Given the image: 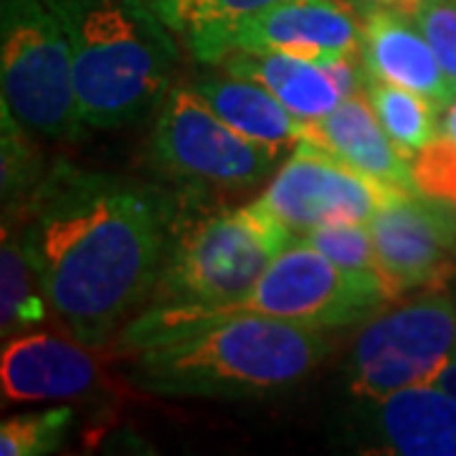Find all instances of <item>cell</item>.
I'll return each instance as SVG.
<instances>
[{"instance_id":"6da1fadb","label":"cell","mask_w":456,"mask_h":456,"mask_svg":"<svg viewBox=\"0 0 456 456\" xmlns=\"http://www.w3.org/2000/svg\"><path fill=\"white\" fill-rule=\"evenodd\" d=\"M26 254L51 310L74 340L104 350L150 305L175 224L155 185L53 163L18 206Z\"/></svg>"},{"instance_id":"7a4b0ae2","label":"cell","mask_w":456,"mask_h":456,"mask_svg":"<svg viewBox=\"0 0 456 456\" xmlns=\"http://www.w3.org/2000/svg\"><path fill=\"white\" fill-rule=\"evenodd\" d=\"M114 350L132 386L170 398L244 401L289 391L327 358L325 330L251 312L188 314L147 307Z\"/></svg>"},{"instance_id":"3957f363","label":"cell","mask_w":456,"mask_h":456,"mask_svg":"<svg viewBox=\"0 0 456 456\" xmlns=\"http://www.w3.org/2000/svg\"><path fill=\"white\" fill-rule=\"evenodd\" d=\"M71 44L86 130H117L158 110L178 61L175 33L152 0H49Z\"/></svg>"},{"instance_id":"277c9868","label":"cell","mask_w":456,"mask_h":456,"mask_svg":"<svg viewBox=\"0 0 456 456\" xmlns=\"http://www.w3.org/2000/svg\"><path fill=\"white\" fill-rule=\"evenodd\" d=\"M292 236L259 200L200 216H175L147 307L216 310L231 305L259 281Z\"/></svg>"},{"instance_id":"5b68a950","label":"cell","mask_w":456,"mask_h":456,"mask_svg":"<svg viewBox=\"0 0 456 456\" xmlns=\"http://www.w3.org/2000/svg\"><path fill=\"white\" fill-rule=\"evenodd\" d=\"M3 107L33 134L77 140L86 130L71 44L49 0H0Z\"/></svg>"},{"instance_id":"8992f818","label":"cell","mask_w":456,"mask_h":456,"mask_svg":"<svg viewBox=\"0 0 456 456\" xmlns=\"http://www.w3.org/2000/svg\"><path fill=\"white\" fill-rule=\"evenodd\" d=\"M393 302L383 279L368 272L338 266L305 239L294 236L289 246L269 264L261 279L236 302L196 310L173 307L188 314H264L314 330H342L368 322L375 312Z\"/></svg>"},{"instance_id":"52a82bcc","label":"cell","mask_w":456,"mask_h":456,"mask_svg":"<svg viewBox=\"0 0 456 456\" xmlns=\"http://www.w3.org/2000/svg\"><path fill=\"white\" fill-rule=\"evenodd\" d=\"M155 165L188 185L256 188L277 173L284 147L251 140L226 125L196 86H170L150 134Z\"/></svg>"},{"instance_id":"ba28073f","label":"cell","mask_w":456,"mask_h":456,"mask_svg":"<svg viewBox=\"0 0 456 456\" xmlns=\"http://www.w3.org/2000/svg\"><path fill=\"white\" fill-rule=\"evenodd\" d=\"M456 347V305L446 292H419L362 322L345 360L347 391L358 401L426 386Z\"/></svg>"},{"instance_id":"9c48e42d","label":"cell","mask_w":456,"mask_h":456,"mask_svg":"<svg viewBox=\"0 0 456 456\" xmlns=\"http://www.w3.org/2000/svg\"><path fill=\"white\" fill-rule=\"evenodd\" d=\"M395 191L362 175L322 147L299 142L256 200L299 236L327 224H368Z\"/></svg>"},{"instance_id":"30bf717a","label":"cell","mask_w":456,"mask_h":456,"mask_svg":"<svg viewBox=\"0 0 456 456\" xmlns=\"http://www.w3.org/2000/svg\"><path fill=\"white\" fill-rule=\"evenodd\" d=\"M368 226L393 299L439 292L456 277V208L416 191H395Z\"/></svg>"},{"instance_id":"8fae6325","label":"cell","mask_w":456,"mask_h":456,"mask_svg":"<svg viewBox=\"0 0 456 456\" xmlns=\"http://www.w3.org/2000/svg\"><path fill=\"white\" fill-rule=\"evenodd\" d=\"M362 46V16L347 0H281L224 33L203 59L218 64L233 51H279L325 64Z\"/></svg>"},{"instance_id":"7c38bea8","label":"cell","mask_w":456,"mask_h":456,"mask_svg":"<svg viewBox=\"0 0 456 456\" xmlns=\"http://www.w3.org/2000/svg\"><path fill=\"white\" fill-rule=\"evenodd\" d=\"M102 383L94 347L53 332H23L0 353V391L5 403L77 401Z\"/></svg>"},{"instance_id":"4fadbf2b","label":"cell","mask_w":456,"mask_h":456,"mask_svg":"<svg viewBox=\"0 0 456 456\" xmlns=\"http://www.w3.org/2000/svg\"><path fill=\"white\" fill-rule=\"evenodd\" d=\"M362 424L386 452L456 456V401L431 386H408L360 401Z\"/></svg>"},{"instance_id":"5bb4252c","label":"cell","mask_w":456,"mask_h":456,"mask_svg":"<svg viewBox=\"0 0 456 456\" xmlns=\"http://www.w3.org/2000/svg\"><path fill=\"white\" fill-rule=\"evenodd\" d=\"M362 16V61L370 77L406 86L428 97L441 110L456 97L446 82L434 49L416 20L398 11H365Z\"/></svg>"},{"instance_id":"9a60e30c","label":"cell","mask_w":456,"mask_h":456,"mask_svg":"<svg viewBox=\"0 0 456 456\" xmlns=\"http://www.w3.org/2000/svg\"><path fill=\"white\" fill-rule=\"evenodd\" d=\"M305 142L322 147L358 173L398 191H416L411 158L383 130L365 94L342 99L317 122H307Z\"/></svg>"},{"instance_id":"2e32d148","label":"cell","mask_w":456,"mask_h":456,"mask_svg":"<svg viewBox=\"0 0 456 456\" xmlns=\"http://www.w3.org/2000/svg\"><path fill=\"white\" fill-rule=\"evenodd\" d=\"M196 92L226 125L266 145L297 147L307 137V122L289 112L266 86L233 74H203Z\"/></svg>"},{"instance_id":"e0dca14e","label":"cell","mask_w":456,"mask_h":456,"mask_svg":"<svg viewBox=\"0 0 456 456\" xmlns=\"http://www.w3.org/2000/svg\"><path fill=\"white\" fill-rule=\"evenodd\" d=\"M218 69L266 86L274 97L305 122H317L342 102L338 86L314 61L279 51H233Z\"/></svg>"},{"instance_id":"ac0fdd59","label":"cell","mask_w":456,"mask_h":456,"mask_svg":"<svg viewBox=\"0 0 456 456\" xmlns=\"http://www.w3.org/2000/svg\"><path fill=\"white\" fill-rule=\"evenodd\" d=\"M51 305L38 281L16 221L3 216L0 241V335L3 342L33 332L51 320Z\"/></svg>"},{"instance_id":"d6986e66","label":"cell","mask_w":456,"mask_h":456,"mask_svg":"<svg viewBox=\"0 0 456 456\" xmlns=\"http://www.w3.org/2000/svg\"><path fill=\"white\" fill-rule=\"evenodd\" d=\"M277 3L281 0H152V8L203 64L224 33Z\"/></svg>"},{"instance_id":"ffe728a7","label":"cell","mask_w":456,"mask_h":456,"mask_svg":"<svg viewBox=\"0 0 456 456\" xmlns=\"http://www.w3.org/2000/svg\"><path fill=\"white\" fill-rule=\"evenodd\" d=\"M365 97L370 102L375 117L380 119L383 130L391 134L393 142L408 158H413L421 147L441 134L444 110L419 92L370 77L365 86Z\"/></svg>"},{"instance_id":"44dd1931","label":"cell","mask_w":456,"mask_h":456,"mask_svg":"<svg viewBox=\"0 0 456 456\" xmlns=\"http://www.w3.org/2000/svg\"><path fill=\"white\" fill-rule=\"evenodd\" d=\"M0 173H3V208L18 206L44 178L46 165L41 150L31 142V132L26 130L8 107L0 104Z\"/></svg>"},{"instance_id":"7402d4cb","label":"cell","mask_w":456,"mask_h":456,"mask_svg":"<svg viewBox=\"0 0 456 456\" xmlns=\"http://www.w3.org/2000/svg\"><path fill=\"white\" fill-rule=\"evenodd\" d=\"M74 426V411L69 406L18 413L0 424V454L44 456L59 452Z\"/></svg>"},{"instance_id":"603a6c76","label":"cell","mask_w":456,"mask_h":456,"mask_svg":"<svg viewBox=\"0 0 456 456\" xmlns=\"http://www.w3.org/2000/svg\"><path fill=\"white\" fill-rule=\"evenodd\" d=\"M299 239H305L338 266L380 277V264L368 224H327L299 233Z\"/></svg>"},{"instance_id":"cb8c5ba5","label":"cell","mask_w":456,"mask_h":456,"mask_svg":"<svg viewBox=\"0 0 456 456\" xmlns=\"http://www.w3.org/2000/svg\"><path fill=\"white\" fill-rule=\"evenodd\" d=\"M416 193L456 208V142L444 132L411 158Z\"/></svg>"},{"instance_id":"d4e9b609","label":"cell","mask_w":456,"mask_h":456,"mask_svg":"<svg viewBox=\"0 0 456 456\" xmlns=\"http://www.w3.org/2000/svg\"><path fill=\"white\" fill-rule=\"evenodd\" d=\"M456 94V0H424L413 13Z\"/></svg>"},{"instance_id":"484cf974","label":"cell","mask_w":456,"mask_h":456,"mask_svg":"<svg viewBox=\"0 0 456 456\" xmlns=\"http://www.w3.org/2000/svg\"><path fill=\"white\" fill-rule=\"evenodd\" d=\"M325 69V74L332 79V84L338 86L342 99L358 97V94H365V86H368V79H370V71L362 61V53H345V56H338L332 61H325L320 64Z\"/></svg>"},{"instance_id":"4316f807","label":"cell","mask_w":456,"mask_h":456,"mask_svg":"<svg viewBox=\"0 0 456 456\" xmlns=\"http://www.w3.org/2000/svg\"><path fill=\"white\" fill-rule=\"evenodd\" d=\"M426 386L436 388V391L446 393L449 398L456 401V347L444 358L439 368L434 370V375L426 380Z\"/></svg>"},{"instance_id":"83f0119b","label":"cell","mask_w":456,"mask_h":456,"mask_svg":"<svg viewBox=\"0 0 456 456\" xmlns=\"http://www.w3.org/2000/svg\"><path fill=\"white\" fill-rule=\"evenodd\" d=\"M347 3L355 5L360 13H365V11H398V13L413 16L424 0H347Z\"/></svg>"},{"instance_id":"f1b7e54d","label":"cell","mask_w":456,"mask_h":456,"mask_svg":"<svg viewBox=\"0 0 456 456\" xmlns=\"http://www.w3.org/2000/svg\"><path fill=\"white\" fill-rule=\"evenodd\" d=\"M441 132L449 137V140H454L456 142V97L446 104V110H444V117H441Z\"/></svg>"}]
</instances>
